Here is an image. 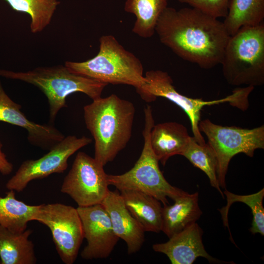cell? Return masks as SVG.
<instances>
[{
	"instance_id": "6da1fadb",
	"label": "cell",
	"mask_w": 264,
	"mask_h": 264,
	"mask_svg": "<svg viewBox=\"0 0 264 264\" xmlns=\"http://www.w3.org/2000/svg\"><path fill=\"white\" fill-rule=\"evenodd\" d=\"M155 32L178 57L205 69L220 64L230 37L223 22L193 7L177 10L168 6Z\"/></svg>"
},
{
	"instance_id": "7a4b0ae2",
	"label": "cell",
	"mask_w": 264,
	"mask_h": 264,
	"mask_svg": "<svg viewBox=\"0 0 264 264\" xmlns=\"http://www.w3.org/2000/svg\"><path fill=\"white\" fill-rule=\"evenodd\" d=\"M87 129L94 140V158L104 166L126 147L132 134L133 104L115 94L93 100L84 107Z\"/></svg>"
},
{
	"instance_id": "3957f363",
	"label": "cell",
	"mask_w": 264,
	"mask_h": 264,
	"mask_svg": "<svg viewBox=\"0 0 264 264\" xmlns=\"http://www.w3.org/2000/svg\"><path fill=\"white\" fill-rule=\"evenodd\" d=\"M0 76L19 80L38 88L46 96L49 106V123L53 124L59 111L67 107L66 97L82 92L91 99L101 97L108 85L96 80L76 74L65 65L38 67L25 72L0 69Z\"/></svg>"
},
{
	"instance_id": "277c9868",
	"label": "cell",
	"mask_w": 264,
	"mask_h": 264,
	"mask_svg": "<svg viewBox=\"0 0 264 264\" xmlns=\"http://www.w3.org/2000/svg\"><path fill=\"white\" fill-rule=\"evenodd\" d=\"M99 43V51L92 58L81 62L66 61L65 65L76 74L108 85H127L139 90L145 83L141 61L112 35L101 36Z\"/></svg>"
},
{
	"instance_id": "5b68a950",
	"label": "cell",
	"mask_w": 264,
	"mask_h": 264,
	"mask_svg": "<svg viewBox=\"0 0 264 264\" xmlns=\"http://www.w3.org/2000/svg\"><path fill=\"white\" fill-rule=\"evenodd\" d=\"M230 85L258 87L264 84V24L245 26L230 36L220 63Z\"/></svg>"
},
{
	"instance_id": "8992f818",
	"label": "cell",
	"mask_w": 264,
	"mask_h": 264,
	"mask_svg": "<svg viewBox=\"0 0 264 264\" xmlns=\"http://www.w3.org/2000/svg\"><path fill=\"white\" fill-rule=\"evenodd\" d=\"M144 128L142 132L144 145L134 166L127 172L117 175H108L109 185L118 190L139 191L156 198L164 205L169 204L167 198L173 200L185 192L170 184L160 170L159 160L150 145V134L154 125L152 107L144 109Z\"/></svg>"
},
{
	"instance_id": "52a82bcc",
	"label": "cell",
	"mask_w": 264,
	"mask_h": 264,
	"mask_svg": "<svg viewBox=\"0 0 264 264\" xmlns=\"http://www.w3.org/2000/svg\"><path fill=\"white\" fill-rule=\"evenodd\" d=\"M145 84L137 92L147 102L154 101L157 97L165 98L180 108L188 116L192 132L197 142L203 145L206 143L198 128L201 110L208 106L228 103L231 106L242 110H245L249 106L248 96L253 91L251 87L237 88L231 94L220 99L205 101L192 98L182 94L176 90L173 80L169 74L161 70H151L144 75Z\"/></svg>"
},
{
	"instance_id": "ba28073f",
	"label": "cell",
	"mask_w": 264,
	"mask_h": 264,
	"mask_svg": "<svg viewBox=\"0 0 264 264\" xmlns=\"http://www.w3.org/2000/svg\"><path fill=\"white\" fill-rule=\"evenodd\" d=\"M198 128L206 136L218 161L217 176L220 187L225 189V177L229 162L243 153L253 157L255 150L264 149V125L253 129L223 126L209 119L199 121Z\"/></svg>"
},
{
	"instance_id": "9c48e42d",
	"label": "cell",
	"mask_w": 264,
	"mask_h": 264,
	"mask_svg": "<svg viewBox=\"0 0 264 264\" xmlns=\"http://www.w3.org/2000/svg\"><path fill=\"white\" fill-rule=\"evenodd\" d=\"M33 220L49 229L62 261L65 264H73L84 239L77 208L60 203L40 204Z\"/></svg>"
},
{
	"instance_id": "30bf717a",
	"label": "cell",
	"mask_w": 264,
	"mask_h": 264,
	"mask_svg": "<svg viewBox=\"0 0 264 264\" xmlns=\"http://www.w3.org/2000/svg\"><path fill=\"white\" fill-rule=\"evenodd\" d=\"M104 166L86 153L78 152L64 179L61 192L68 195L78 207L101 204L109 191Z\"/></svg>"
},
{
	"instance_id": "8fae6325",
	"label": "cell",
	"mask_w": 264,
	"mask_h": 264,
	"mask_svg": "<svg viewBox=\"0 0 264 264\" xmlns=\"http://www.w3.org/2000/svg\"><path fill=\"white\" fill-rule=\"evenodd\" d=\"M85 136L77 137L68 135L48 152L37 159H28L20 166L13 176L7 182L8 190L22 192L28 183L54 173H62L67 168L68 158L81 148L92 142Z\"/></svg>"
},
{
	"instance_id": "7c38bea8",
	"label": "cell",
	"mask_w": 264,
	"mask_h": 264,
	"mask_svg": "<svg viewBox=\"0 0 264 264\" xmlns=\"http://www.w3.org/2000/svg\"><path fill=\"white\" fill-rule=\"evenodd\" d=\"M87 245L81 253L85 260L106 259L120 239L115 233L110 217L101 204L77 208Z\"/></svg>"
},
{
	"instance_id": "4fadbf2b",
	"label": "cell",
	"mask_w": 264,
	"mask_h": 264,
	"mask_svg": "<svg viewBox=\"0 0 264 264\" xmlns=\"http://www.w3.org/2000/svg\"><path fill=\"white\" fill-rule=\"evenodd\" d=\"M21 108L6 94L0 81V121L26 130L29 143L44 150L49 151L65 137L53 124H40L28 119Z\"/></svg>"
},
{
	"instance_id": "5bb4252c",
	"label": "cell",
	"mask_w": 264,
	"mask_h": 264,
	"mask_svg": "<svg viewBox=\"0 0 264 264\" xmlns=\"http://www.w3.org/2000/svg\"><path fill=\"white\" fill-rule=\"evenodd\" d=\"M203 231L195 222L175 234L163 243H155L153 250L166 255L173 264H192L198 257H203L210 263H220L210 256L202 242Z\"/></svg>"
},
{
	"instance_id": "9a60e30c",
	"label": "cell",
	"mask_w": 264,
	"mask_h": 264,
	"mask_svg": "<svg viewBox=\"0 0 264 264\" xmlns=\"http://www.w3.org/2000/svg\"><path fill=\"white\" fill-rule=\"evenodd\" d=\"M107 212L116 235L127 246V253L139 251L145 242V231L126 207L117 189L109 190L101 203Z\"/></svg>"
},
{
	"instance_id": "2e32d148",
	"label": "cell",
	"mask_w": 264,
	"mask_h": 264,
	"mask_svg": "<svg viewBox=\"0 0 264 264\" xmlns=\"http://www.w3.org/2000/svg\"><path fill=\"white\" fill-rule=\"evenodd\" d=\"M191 137L183 124L167 122L154 125L150 132V142L154 154L164 166L171 156L181 155Z\"/></svg>"
},
{
	"instance_id": "e0dca14e",
	"label": "cell",
	"mask_w": 264,
	"mask_h": 264,
	"mask_svg": "<svg viewBox=\"0 0 264 264\" xmlns=\"http://www.w3.org/2000/svg\"><path fill=\"white\" fill-rule=\"evenodd\" d=\"M198 200V192H185L175 198L172 205H164L161 231L169 238L196 222L202 213Z\"/></svg>"
},
{
	"instance_id": "ac0fdd59",
	"label": "cell",
	"mask_w": 264,
	"mask_h": 264,
	"mask_svg": "<svg viewBox=\"0 0 264 264\" xmlns=\"http://www.w3.org/2000/svg\"><path fill=\"white\" fill-rule=\"evenodd\" d=\"M119 191L126 207L145 232L161 231L163 207L160 201L137 190Z\"/></svg>"
},
{
	"instance_id": "d6986e66",
	"label": "cell",
	"mask_w": 264,
	"mask_h": 264,
	"mask_svg": "<svg viewBox=\"0 0 264 264\" xmlns=\"http://www.w3.org/2000/svg\"><path fill=\"white\" fill-rule=\"evenodd\" d=\"M32 230L15 233L0 225V264L36 263L34 245L29 239Z\"/></svg>"
},
{
	"instance_id": "ffe728a7",
	"label": "cell",
	"mask_w": 264,
	"mask_h": 264,
	"mask_svg": "<svg viewBox=\"0 0 264 264\" xmlns=\"http://www.w3.org/2000/svg\"><path fill=\"white\" fill-rule=\"evenodd\" d=\"M168 3V0H126L124 10L134 14L136 18L132 31L141 38L152 37Z\"/></svg>"
},
{
	"instance_id": "44dd1931",
	"label": "cell",
	"mask_w": 264,
	"mask_h": 264,
	"mask_svg": "<svg viewBox=\"0 0 264 264\" xmlns=\"http://www.w3.org/2000/svg\"><path fill=\"white\" fill-rule=\"evenodd\" d=\"M39 206L18 200L15 192L9 190L4 197H0V225L15 233L23 232L28 222L33 220Z\"/></svg>"
},
{
	"instance_id": "7402d4cb",
	"label": "cell",
	"mask_w": 264,
	"mask_h": 264,
	"mask_svg": "<svg viewBox=\"0 0 264 264\" xmlns=\"http://www.w3.org/2000/svg\"><path fill=\"white\" fill-rule=\"evenodd\" d=\"M264 0H230L228 11L223 22L230 36L241 28L263 22Z\"/></svg>"
},
{
	"instance_id": "603a6c76",
	"label": "cell",
	"mask_w": 264,
	"mask_h": 264,
	"mask_svg": "<svg viewBox=\"0 0 264 264\" xmlns=\"http://www.w3.org/2000/svg\"><path fill=\"white\" fill-rule=\"evenodd\" d=\"M181 155L186 157L195 167L203 171L208 176L211 185L216 188L224 198L219 185L218 176V161L216 154L208 143L201 145L194 136Z\"/></svg>"
},
{
	"instance_id": "cb8c5ba5",
	"label": "cell",
	"mask_w": 264,
	"mask_h": 264,
	"mask_svg": "<svg viewBox=\"0 0 264 264\" xmlns=\"http://www.w3.org/2000/svg\"><path fill=\"white\" fill-rule=\"evenodd\" d=\"M16 11L28 14L31 18L30 30L37 33L49 24L57 6V0H4Z\"/></svg>"
},
{
	"instance_id": "d4e9b609",
	"label": "cell",
	"mask_w": 264,
	"mask_h": 264,
	"mask_svg": "<svg viewBox=\"0 0 264 264\" xmlns=\"http://www.w3.org/2000/svg\"><path fill=\"white\" fill-rule=\"evenodd\" d=\"M226 197V206L219 209L221 214L223 225L229 229L228 222V213L231 205L236 202L245 203L251 210L253 215L251 226L250 228L251 233L255 235L259 233L264 235V208L263 201L264 197V189L256 193L248 195H238L230 192L227 190L223 192Z\"/></svg>"
},
{
	"instance_id": "484cf974",
	"label": "cell",
	"mask_w": 264,
	"mask_h": 264,
	"mask_svg": "<svg viewBox=\"0 0 264 264\" xmlns=\"http://www.w3.org/2000/svg\"><path fill=\"white\" fill-rule=\"evenodd\" d=\"M216 18H225L230 0H178Z\"/></svg>"
},
{
	"instance_id": "4316f807",
	"label": "cell",
	"mask_w": 264,
	"mask_h": 264,
	"mask_svg": "<svg viewBox=\"0 0 264 264\" xmlns=\"http://www.w3.org/2000/svg\"><path fill=\"white\" fill-rule=\"evenodd\" d=\"M2 147V144L0 141V173L3 175H8L12 172L13 166L3 153Z\"/></svg>"
}]
</instances>
